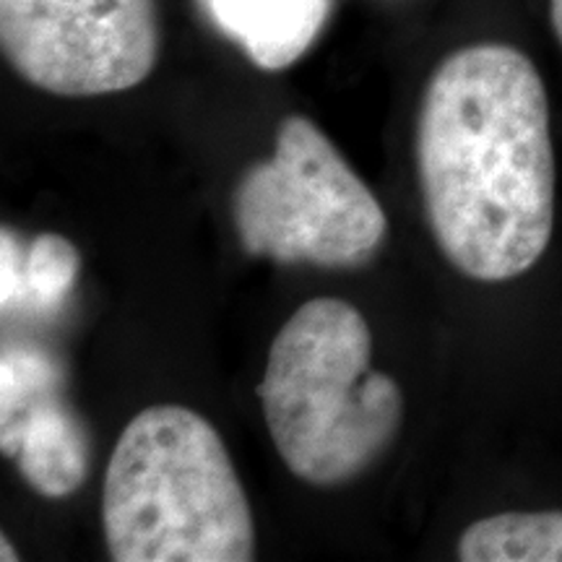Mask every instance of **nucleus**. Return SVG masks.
<instances>
[{
    "instance_id": "obj_4",
    "label": "nucleus",
    "mask_w": 562,
    "mask_h": 562,
    "mask_svg": "<svg viewBox=\"0 0 562 562\" xmlns=\"http://www.w3.org/2000/svg\"><path fill=\"white\" fill-rule=\"evenodd\" d=\"M232 214L243 250L277 263L360 269L389 235L375 193L302 115L284 117L273 157L243 175Z\"/></svg>"
},
{
    "instance_id": "obj_1",
    "label": "nucleus",
    "mask_w": 562,
    "mask_h": 562,
    "mask_svg": "<svg viewBox=\"0 0 562 562\" xmlns=\"http://www.w3.org/2000/svg\"><path fill=\"white\" fill-rule=\"evenodd\" d=\"M425 216L446 261L505 284L542 261L554 232L550 97L518 47L476 42L440 60L417 121Z\"/></svg>"
},
{
    "instance_id": "obj_6",
    "label": "nucleus",
    "mask_w": 562,
    "mask_h": 562,
    "mask_svg": "<svg viewBox=\"0 0 562 562\" xmlns=\"http://www.w3.org/2000/svg\"><path fill=\"white\" fill-rule=\"evenodd\" d=\"M0 446L42 497H68L89 476V430L58 391L0 417Z\"/></svg>"
},
{
    "instance_id": "obj_3",
    "label": "nucleus",
    "mask_w": 562,
    "mask_h": 562,
    "mask_svg": "<svg viewBox=\"0 0 562 562\" xmlns=\"http://www.w3.org/2000/svg\"><path fill=\"white\" fill-rule=\"evenodd\" d=\"M102 529L115 562H250L256 524L227 446L188 406L128 422L110 456Z\"/></svg>"
},
{
    "instance_id": "obj_11",
    "label": "nucleus",
    "mask_w": 562,
    "mask_h": 562,
    "mask_svg": "<svg viewBox=\"0 0 562 562\" xmlns=\"http://www.w3.org/2000/svg\"><path fill=\"white\" fill-rule=\"evenodd\" d=\"M550 24L562 47V0H550Z\"/></svg>"
},
{
    "instance_id": "obj_10",
    "label": "nucleus",
    "mask_w": 562,
    "mask_h": 562,
    "mask_svg": "<svg viewBox=\"0 0 562 562\" xmlns=\"http://www.w3.org/2000/svg\"><path fill=\"white\" fill-rule=\"evenodd\" d=\"M58 391V370L37 349L9 347L0 362V417H11L34 398Z\"/></svg>"
},
{
    "instance_id": "obj_8",
    "label": "nucleus",
    "mask_w": 562,
    "mask_h": 562,
    "mask_svg": "<svg viewBox=\"0 0 562 562\" xmlns=\"http://www.w3.org/2000/svg\"><path fill=\"white\" fill-rule=\"evenodd\" d=\"M81 256L68 237L42 232L30 248H21L16 232H0V302L3 313L58 311L74 292Z\"/></svg>"
},
{
    "instance_id": "obj_12",
    "label": "nucleus",
    "mask_w": 562,
    "mask_h": 562,
    "mask_svg": "<svg viewBox=\"0 0 562 562\" xmlns=\"http://www.w3.org/2000/svg\"><path fill=\"white\" fill-rule=\"evenodd\" d=\"M0 544H3V552H0V560L3 562H13V560H19V554H16V550H13V544H9V537H0Z\"/></svg>"
},
{
    "instance_id": "obj_5",
    "label": "nucleus",
    "mask_w": 562,
    "mask_h": 562,
    "mask_svg": "<svg viewBox=\"0 0 562 562\" xmlns=\"http://www.w3.org/2000/svg\"><path fill=\"white\" fill-rule=\"evenodd\" d=\"M0 47L47 94H121L159 63L157 0H0Z\"/></svg>"
},
{
    "instance_id": "obj_2",
    "label": "nucleus",
    "mask_w": 562,
    "mask_h": 562,
    "mask_svg": "<svg viewBox=\"0 0 562 562\" xmlns=\"http://www.w3.org/2000/svg\"><path fill=\"white\" fill-rule=\"evenodd\" d=\"M372 334L347 300L315 297L279 328L258 385L273 446L297 480L341 487L402 430L404 393L370 370Z\"/></svg>"
},
{
    "instance_id": "obj_7",
    "label": "nucleus",
    "mask_w": 562,
    "mask_h": 562,
    "mask_svg": "<svg viewBox=\"0 0 562 562\" xmlns=\"http://www.w3.org/2000/svg\"><path fill=\"white\" fill-rule=\"evenodd\" d=\"M216 26L263 70H284L313 47L334 0H206Z\"/></svg>"
},
{
    "instance_id": "obj_9",
    "label": "nucleus",
    "mask_w": 562,
    "mask_h": 562,
    "mask_svg": "<svg viewBox=\"0 0 562 562\" xmlns=\"http://www.w3.org/2000/svg\"><path fill=\"white\" fill-rule=\"evenodd\" d=\"M463 562H562V510H505L467 526Z\"/></svg>"
}]
</instances>
